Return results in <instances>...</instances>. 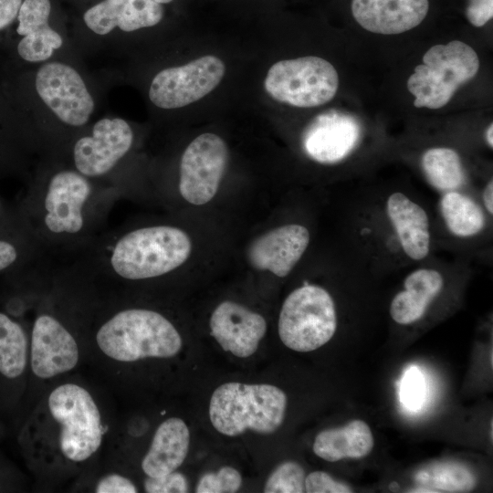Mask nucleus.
Listing matches in <instances>:
<instances>
[{
    "mask_svg": "<svg viewBox=\"0 0 493 493\" xmlns=\"http://www.w3.org/2000/svg\"><path fill=\"white\" fill-rule=\"evenodd\" d=\"M100 351L114 362H133L145 358H170L182 348V338L161 313L146 309L121 310L98 329Z\"/></svg>",
    "mask_w": 493,
    "mask_h": 493,
    "instance_id": "1",
    "label": "nucleus"
},
{
    "mask_svg": "<svg viewBox=\"0 0 493 493\" xmlns=\"http://www.w3.org/2000/svg\"><path fill=\"white\" fill-rule=\"evenodd\" d=\"M287 395L271 384L226 383L218 386L209 404L213 426L227 436L246 430L271 434L283 423Z\"/></svg>",
    "mask_w": 493,
    "mask_h": 493,
    "instance_id": "2",
    "label": "nucleus"
},
{
    "mask_svg": "<svg viewBox=\"0 0 493 493\" xmlns=\"http://www.w3.org/2000/svg\"><path fill=\"white\" fill-rule=\"evenodd\" d=\"M192 243L182 229L153 226L122 236L110 256L112 270L121 278L140 280L167 274L190 257Z\"/></svg>",
    "mask_w": 493,
    "mask_h": 493,
    "instance_id": "3",
    "label": "nucleus"
},
{
    "mask_svg": "<svg viewBox=\"0 0 493 493\" xmlns=\"http://www.w3.org/2000/svg\"><path fill=\"white\" fill-rule=\"evenodd\" d=\"M57 427V448L70 463H83L99 450L103 439L100 408L83 386L66 383L54 388L47 401Z\"/></svg>",
    "mask_w": 493,
    "mask_h": 493,
    "instance_id": "4",
    "label": "nucleus"
},
{
    "mask_svg": "<svg viewBox=\"0 0 493 493\" xmlns=\"http://www.w3.org/2000/svg\"><path fill=\"white\" fill-rule=\"evenodd\" d=\"M478 68L477 53L462 41L431 47L423 57V64L415 67L407 80L408 90L414 96V105L442 108L462 84L476 76Z\"/></svg>",
    "mask_w": 493,
    "mask_h": 493,
    "instance_id": "5",
    "label": "nucleus"
},
{
    "mask_svg": "<svg viewBox=\"0 0 493 493\" xmlns=\"http://www.w3.org/2000/svg\"><path fill=\"white\" fill-rule=\"evenodd\" d=\"M337 328L334 301L323 288L304 285L283 302L278 335L285 346L296 351H311L327 343Z\"/></svg>",
    "mask_w": 493,
    "mask_h": 493,
    "instance_id": "6",
    "label": "nucleus"
},
{
    "mask_svg": "<svg viewBox=\"0 0 493 493\" xmlns=\"http://www.w3.org/2000/svg\"><path fill=\"white\" fill-rule=\"evenodd\" d=\"M338 87L335 68L315 56L276 62L264 80V88L272 99L299 108L318 107L329 102L336 95Z\"/></svg>",
    "mask_w": 493,
    "mask_h": 493,
    "instance_id": "7",
    "label": "nucleus"
},
{
    "mask_svg": "<svg viewBox=\"0 0 493 493\" xmlns=\"http://www.w3.org/2000/svg\"><path fill=\"white\" fill-rule=\"evenodd\" d=\"M226 72L224 62L206 55L185 65L161 70L149 89L151 101L161 109L182 108L215 89Z\"/></svg>",
    "mask_w": 493,
    "mask_h": 493,
    "instance_id": "8",
    "label": "nucleus"
},
{
    "mask_svg": "<svg viewBox=\"0 0 493 493\" xmlns=\"http://www.w3.org/2000/svg\"><path fill=\"white\" fill-rule=\"evenodd\" d=\"M228 163L224 140L214 133H203L184 150L180 162L179 192L194 205L211 201L218 191Z\"/></svg>",
    "mask_w": 493,
    "mask_h": 493,
    "instance_id": "9",
    "label": "nucleus"
},
{
    "mask_svg": "<svg viewBox=\"0 0 493 493\" xmlns=\"http://www.w3.org/2000/svg\"><path fill=\"white\" fill-rule=\"evenodd\" d=\"M36 89L50 110L68 125H84L94 110V100L84 80L67 64L43 65L36 76Z\"/></svg>",
    "mask_w": 493,
    "mask_h": 493,
    "instance_id": "10",
    "label": "nucleus"
},
{
    "mask_svg": "<svg viewBox=\"0 0 493 493\" xmlns=\"http://www.w3.org/2000/svg\"><path fill=\"white\" fill-rule=\"evenodd\" d=\"M133 132L121 118L98 121L92 133L79 139L73 149L76 169L86 177H97L109 173L129 152Z\"/></svg>",
    "mask_w": 493,
    "mask_h": 493,
    "instance_id": "11",
    "label": "nucleus"
},
{
    "mask_svg": "<svg viewBox=\"0 0 493 493\" xmlns=\"http://www.w3.org/2000/svg\"><path fill=\"white\" fill-rule=\"evenodd\" d=\"M88 178L77 171L55 173L44 197V225L56 235H74L84 226V206L91 195Z\"/></svg>",
    "mask_w": 493,
    "mask_h": 493,
    "instance_id": "12",
    "label": "nucleus"
},
{
    "mask_svg": "<svg viewBox=\"0 0 493 493\" xmlns=\"http://www.w3.org/2000/svg\"><path fill=\"white\" fill-rule=\"evenodd\" d=\"M79 359V346L69 330L57 318L38 315L31 333L32 372L39 379H51L74 369Z\"/></svg>",
    "mask_w": 493,
    "mask_h": 493,
    "instance_id": "13",
    "label": "nucleus"
},
{
    "mask_svg": "<svg viewBox=\"0 0 493 493\" xmlns=\"http://www.w3.org/2000/svg\"><path fill=\"white\" fill-rule=\"evenodd\" d=\"M361 126L352 115L330 110L316 116L302 135L306 153L321 163H335L346 158L358 145Z\"/></svg>",
    "mask_w": 493,
    "mask_h": 493,
    "instance_id": "14",
    "label": "nucleus"
},
{
    "mask_svg": "<svg viewBox=\"0 0 493 493\" xmlns=\"http://www.w3.org/2000/svg\"><path fill=\"white\" fill-rule=\"evenodd\" d=\"M309 243V232L305 226L297 224L278 226L250 243L247 260L257 270L270 271L283 278L299 261Z\"/></svg>",
    "mask_w": 493,
    "mask_h": 493,
    "instance_id": "15",
    "label": "nucleus"
},
{
    "mask_svg": "<svg viewBox=\"0 0 493 493\" xmlns=\"http://www.w3.org/2000/svg\"><path fill=\"white\" fill-rule=\"evenodd\" d=\"M211 335L222 349L236 357L246 358L257 349L267 331L260 314L234 301L221 302L210 318Z\"/></svg>",
    "mask_w": 493,
    "mask_h": 493,
    "instance_id": "16",
    "label": "nucleus"
},
{
    "mask_svg": "<svg viewBox=\"0 0 493 493\" xmlns=\"http://www.w3.org/2000/svg\"><path fill=\"white\" fill-rule=\"evenodd\" d=\"M351 14L364 29L395 35L420 25L429 11V0H351Z\"/></svg>",
    "mask_w": 493,
    "mask_h": 493,
    "instance_id": "17",
    "label": "nucleus"
},
{
    "mask_svg": "<svg viewBox=\"0 0 493 493\" xmlns=\"http://www.w3.org/2000/svg\"><path fill=\"white\" fill-rule=\"evenodd\" d=\"M163 8L154 0H103L88 9L83 20L98 35L109 34L115 27L131 32L157 25Z\"/></svg>",
    "mask_w": 493,
    "mask_h": 493,
    "instance_id": "18",
    "label": "nucleus"
},
{
    "mask_svg": "<svg viewBox=\"0 0 493 493\" xmlns=\"http://www.w3.org/2000/svg\"><path fill=\"white\" fill-rule=\"evenodd\" d=\"M51 10L49 0H25L22 2L17 18V33L23 38L17 45L19 56L28 62L48 59L63 40L60 35L48 25Z\"/></svg>",
    "mask_w": 493,
    "mask_h": 493,
    "instance_id": "19",
    "label": "nucleus"
},
{
    "mask_svg": "<svg viewBox=\"0 0 493 493\" xmlns=\"http://www.w3.org/2000/svg\"><path fill=\"white\" fill-rule=\"evenodd\" d=\"M386 209L404 253L414 260L424 259L430 251L429 219L425 209L402 193L388 197Z\"/></svg>",
    "mask_w": 493,
    "mask_h": 493,
    "instance_id": "20",
    "label": "nucleus"
},
{
    "mask_svg": "<svg viewBox=\"0 0 493 493\" xmlns=\"http://www.w3.org/2000/svg\"><path fill=\"white\" fill-rule=\"evenodd\" d=\"M190 443L186 424L170 417L156 429L150 448L142 461L147 477H158L175 471L184 461Z\"/></svg>",
    "mask_w": 493,
    "mask_h": 493,
    "instance_id": "21",
    "label": "nucleus"
},
{
    "mask_svg": "<svg viewBox=\"0 0 493 493\" xmlns=\"http://www.w3.org/2000/svg\"><path fill=\"white\" fill-rule=\"evenodd\" d=\"M443 285L444 278L435 269L420 268L413 271L404 279V290L397 293L392 300V319L402 325L415 322L424 316Z\"/></svg>",
    "mask_w": 493,
    "mask_h": 493,
    "instance_id": "22",
    "label": "nucleus"
},
{
    "mask_svg": "<svg viewBox=\"0 0 493 493\" xmlns=\"http://www.w3.org/2000/svg\"><path fill=\"white\" fill-rule=\"evenodd\" d=\"M373 435L362 420H352L346 425L320 432L313 443V452L319 457L335 462L344 458H362L373 448Z\"/></svg>",
    "mask_w": 493,
    "mask_h": 493,
    "instance_id": "23",
    "label": "nucleus"
},
{
    "mask_svg": "<svg viewBox=\"0 0 493 493\" xmlns=\"http://www.w3.org/2000/svg\"><path fill=\"white\" fill-rule=\"evenodd\" d=\"M418 486L414 492H470L477 484L473 472L457 462H436L418 469L414 474Z\"/></svg>",
    "mask_w": 493,
    "mask_h": 493,
    "instance_id": "24",
    "label": "nucleus"
},
{
    "mask_svg": "<svg viewBox=\"0 0 493 493\" xmlns=\"http://www.w3.org/2000/svg\"><path fill=\"white\" fill-rule=\"evenodd\" d=\"M441 213L449 231L457 236L478 234L485 226L481 208L470 197L456 191L446 192L440 201Z\"/></svg>",
    "mask_w": 493,
    "mask_h": 493,
    "instance_id": "25",
    "label": "nucleus"
},
{
    "mask_svg": "<svg viewBox=\"0 0 493 493\" xmlns=\"http://www.w3.org/2000/svg\"><path fill=\"white\" fill-rule=\"evenodd\" d=\"M27 351L22 326L0 312V374L11 380L20 377L26 367Z\"/></svg>",
    "mask_w": 493,
    "mask_h": 493,
    "instance_id": "26",
    "label": "nucleus"
},
{
    "mask_svg": "<svg viewBox=\"0 0 493 493\" xmlns=\"http://www.w3.org/2000/svg\"><path fill=\"white\" fill-rule=\"evenodd\" d=\"M422 167L431 185L440 191H455L465 183L460 157L453 149L436 147L427 150L422 156Z\"/></svg>",
    "mask_w": 493,
    "mask_h": 493,
    "instance_id": "27",
    "label": "nucleus"
},
{
    "mask_svg": "<svg viewBox=\"0 0 493 493\" xmlns=\"http://www.w3.org/2000/svg\"><path fill=\"white\" fill-rule=\"evenodd\" d=\"M305 472L296 462L287 461L279 465L267 478L264 492L301 493L305 492Z\"/></svg>",
    "mask_w": 493,
    "mask_h": 493,
    "instance_id": "28",
    "label": "nucleus"
},
{
    "mask_svg": "<svg viewBox=\"0 0 493 493\" xmlns=\"http://www.w3.org/2000/svg\"><path fill=\"white\" fill-rule=\"evenodd\" d=\"M242 484L240 473L231 467H223L217 472L204 475L196 487L198 493H233Z\"/></svg>",
    "mask_w": 493,
    "mask_h": 493,
    "instance_id": "29",
    "label": "nucleus"
},
{
    "mask_svg": "<svg viewBox=\"0 0 493 493\" xmlns=\"http://www.w3.org/2000/svg\"><path fill=\"white\" fill-rule=\"evenodd\" d=\"M143 486L145 491L149 493H184L188 491L186 477L176 471L158 477H147Z\"/></svg>",
    "mask_w": 493,
    "mask_h": 493,
    "instance_id": "30",
    "label": "nucleus"
},
{
    "mask_svg": "<svg viewBox=\"0 0 493 493\" xmlns=\"http://www.w3.org/2000/svg\"><path fill=\"white\" fill-rule=\"evenodd\" d=\"M305 491L308 493H350L351 488L331 477L326 472L314 471L305 477Z\"/></svg>",
    "mask_w": 493,
    "mask_h": 493,
    "instance_id": "31",
    "label": "nucleus"
},
{
    "mask_svg": "<svg viewBox=\"0 0 493 493\" xmlns=\"http://www.w3.org/2000/svg\"><path fill=\"white\" fill-rule=\"evenodd\" d=\"M423 396V383L419 372L411 369L405 374L401 389V400L410 408H415Z\"/></svg>",
    "mask_w": 493,
    "mask_h": 493,
    "instance_id": "32",
    "label": "nucleus"
},
{
    "mask_svg": "<svg viewBox=\"0 0 493 493\" xmlns=\"http://www.w3.org/2000/svg\"><path fill=\"white\" fill-rule=\"evenodd\" d=\"M97 493H135L136 486L128 477L120 474H109L101 477L95 486Z\"/></svg>",
    "mask_w": 493,
    "mask_h": 493,
    "instance_id": "33",
    "label": "nucleus"
},
{
    "mask_svg": "<svg viewBox=\"0 0 493 493\" xmlns=\"http://www.w3.org/2000/svg\"><path fill=\"white\" fill-rule=\"evenodd\" d=\"M466 16L474 26H483L493 16V0H468Z\"/></svg>",
    "mask_w": 493,
    "mask_h": 493,
    "instance_id": "34",
    "label": "nucleus"
},
{
    "mask_svg": "<svg viewBox=\"0 0 493 493\" xmlns=\"http://www.w3.org/2000/svg\"><path fill=\"white\" fill-rule=\"evenodd\" d=\"M21 4L22 0H0V30L15 20Z\"/></svg>",
    "mask_w": 493,
    "mask_h": 493,
    "instance_id": "35",
    "label": "nucleus"
},
{
    "mask_svg": "<svg viewBox=\"0 0 493 493\" xmlns=\"http://www.w3.org/2000/svg\"><path fill=\"white\" fill-rule=\"evenodd\" d=\"M17 258V250L16 246L0 239V271L10 267Z\"/></svg>",
    "mask_w": 493,
    "mask_h": 493,
    "instance_id": "36",
    "label": "nucleus"
},
{
    "mask_svg": "<svg viewBox=\"0 0 493 493\" xmlns=\"http://www.w3.org/2000/svg\"><path fill=\"white\" fill-rule=\"evenodd\" d=\"M483 202L488 212L493 214V182L490 180L483 191Z\"/></svg>",
    "mask_w": 493,
    "mask_h": 493,
    "instance_id": "37",
    "label": "nucleus"
},
{
    "mask_svg": "<svg viewBox=\"0 0 493 493\" xmlns=\"http://www.w3.org/2000/svg\"><path fill=\"white\" fill-rule=\"evenodd\" d=\"M492 131H493V125L491 123L488 126V128L487 130V134H486L487 142H488V144L490 146V148L493 147Z\"/></svg>",
    "mask_w": 493,
    "mask_h": 493,
    "instance_id": "38",
    "label": "nucleus"
},
{
    "mask_svg": "<svg viewBox=\"0 0 493 493\" xmlns=\"http://www.w3.org/2000/svg\"><path fill=\"white\" fill-rule=\"evenodd\" d=\"M154 1L162 5V4H167V3H170V2H172L173 0H154Z\"/></svg>",
    "mask_w": 493,
    "mask_h": 493,
    "instance_id": "39",
    "label": "nucleus"
}]
</instances>
